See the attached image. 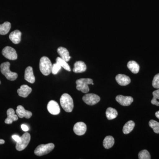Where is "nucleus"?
I'll use <instances>...</instances> for the list:
<instances>
[{
  "instance_id": "30",
  "label": "nucleus",
  "mask_w": 159,
  "mask_h": 159,
  "mask_svg": "<svg viewBox=\"0 0 159 159\" xmlns=\"http://www.w3.org/2000/svg\"><path fill=\"white\" fill-rule=\"evenodd\" d=\"M152 85L154 88L159 89V74H156L154 77Z\"/></svg>"
},
{
  "instance_id": "9",
  "label": "nucleus",
  "mask_w": 159,
  "mask_h": 159,
  "mask_svg": "<svg viewBox=\"0 0 159 159\" xmlns=\"http://www.w3.org/2000/svg\"><path fill=\"white\" fill-rule=\"evenodd\" d=\"M47 109L50 114L53 115H58L60 112V108L58 103L54 100L49 101L47 106Z\"/></svg>"
},
{
  "instance_id": "32",
  "label": "nucleus",
  "mask_w": 159,
  "mask_h": 159,
  "mask_svg": "<svg viewBox=\"0 0 159 159\" xmlns=\"http://www.w3.org/2000/svg\"><path fill=\"white\" fill-rule=\"evenodd\" d=\"M21 127L22 130L24 131L27 132L29 130V127H28L27 125H25V124H22V125H21Z\"/></svg>"
},
{
  "instance_id": "17",
  "label": "nucleus",
  "mask_w": 159,
  "mask_h": 159,
  "mask_svg": "<svg viewBox=\"0 0 159 159\" xmlns=\"http://www.w3.org/2000/svg\"><path fill=\"white\" fill-rule=\"evenodd\" d=\"M22 33L19 30H16L12 31L9 34V38L13 43H19L21 41Z\"/></svg>"
},
{
  "instance_id": "24",
  "label": "nucleus",
  "mask_w": 159,
  "mask_h": 159,
  "mask_svg": "<svg viewBox=\"0 0 159 159\" xmlns=\"http://www.w3.org/2000/svg\"><path fill=\"white\" fill-rule=\"evenodd\" d=\"M135 126V123L134 121L130 120L126 122L123 127V133L125 134H129L133 130Z\"/></svg>"
},
{
  "instance_id": "3",
  "label": "nucleus",
  "mask_w": 159,
  "mask_h": 159,
  "mask_svg": "<svg viewBox=\"0 0 159 159\" xmlns=\"http://www.w3.org/2000/svg\"><path fill=\"white\" fill-rule=\"evenodd\" d=\"M10 64L9 62L2 63L0 66L1 72L6 77L7 79L11 81H13L17 79V73L11 72L10 70Z\"/></svg>"
},
{
  "instance_id": "28",
  "label": "nucleus",
  "mask_w": 159,
  "mask_h": 159,
  "mask_svg": "<svg viewBox=\"0 0 159 159\" xmlns=\"http://www.w3.org/2000/svg\"><path fill=\"white\" fill-rule=\"evenodd\" d=\"M139 159H150V153L147 150H143L140 151L139 154Z\"/></svg>"
},
{
  "instance_id": "34",
  "label": "nucleus",
  "mask_w": 159,
  "mask_h": 159,
  "mask_svg": "<svg viewBox=\"0 0 159 159\" xmlns=\"http://www.w3.org/2000/svg\"><path fill=\"white\" fill-rule=\"evenodd\" d=\"M155 116H156L157 117V118L159 119V111H157V112H156Z\"/></svg>"
},
{
  "instance_id": "13",
  "label": "nucleus",
  "mask_w": 159,
  "mask_h": 159,
  "mask_svg": "<svg viewBox=\"0 0 159 159\" xmlns=\"http://www.w3.org/2000/svg\"><path fill=\"white\" fill-rule=\"evenodd\" d=\"M7 118L5 120V123L7 124H11L14 121L18 119L17 115H16L15 112L12 108H9L7 111Z\"/></svg>"
},
{
  "instance_id": "21",
  "label": "nucleus",
  "mask_w": 159,
  "mask_h": 159,
  "mask_svg": "<svg viewBox=\"0 0 159 159\" xmlns=\"http://www.w3.org/2000/svg\"><path fill=\"white\" fill-rule=\"evenodd\" d=\"M115 143V140L111 136L106 137L103 141V145L106 149H109L111 148Z\"/></svg>"
},
{
  "instance_id": "1",
  "label": "nucleus",
  "mask_w": 159,
  "mask_h": 159,
  "mask_svg": "<svg viewBox=\"0 0 159 159\" xmlns=\"http://www.w3.org/2000/svg\"><path fill=\"white\" fill-rule=\"evenodd\" d=\"M61 105L66 112H71L74 107V101L72 97L67 93L63 94L60 99Z\"/></svg>"
},
{
  "instance_id": "6",
  "label": "nucleus",
  "mask_w": 159,
  "mask_h": 159,
  "mask_svg": "<svg viewBox=\"0 0 159 159\" xmlns=\"http://www.w3.org/2000/svg\"><path fill=\"white\" fill-rule=\"evenodd\" d=\"M31 140V135L29 133H25L20 137V141L16 142V150L21 151L24 150L29 145Z\"/></svg>"
},
{
  "instance_id": "12",
  "label": "nucleus",
  "mask_w": 159,
  "mask_h": 159,
  "mask_svg": "<svg viewBox=\"0 0 159 159\" xmlns=\"http://www.w3.org/2000/svg\"><path fill=\"white\" fill-rule=\"evenodd\" d=\"M16 112L18 116L20 118H23L25 117L26 119H30L32 116V113L30 111L26 110L21 105L18 106Z\"/></svg>"
},
{
  "instance_id": "22",
  "label": "nucleus",
  "mask_w": 159,
  "mask_h": 159,
  "mask_svg": "<svg viewBox=\"0 0 159 159\" xmlns=\"http://www.w3.org/2000/svg\"><path fill=\"white\" fill-rule=\"evenodd\" d=\"M118 115V112L116 110L112 107H108L106 111V115L108 120H112L116 119Z\"/></svg>"
},
{
  "instance_id": "23",
  "label": "nucleus",
  "mask_w": 159,
  "mask_h": 159,
  "mask_svg": "<svg viewBox=\"0 0 159 159\" xmlns=\"http://www.w3.org/2000/svg\"><path fill=\"white\" fill-rule=\"evenodd\" d=\"M11 24L9 22H5L2 25H0V34L5 35L9 33L11 29Z\"/></svg>"
},
{
  "instance_id": "4",
  "label": "nucleus",
  "mask_w": 159,
  "mask_h": 159,
  "mask_svg": "<svg viewBox=\"0 0 159 159\" xmlns=\"http://www.w3.org/2000/svg\"><path fill=\"white\" fill-rule=\"evenodd\" d=\"M76 88L78 91H80L84 93H87L89 91V84H92L93 80L90 78H81L76 81Z\"/></svg>"
},
{
  "instance_id": "10",
  "label": "nucleus",
  "mask_w": 159,
  "mask_h": 159,
  "mask_svg": "<svg viewBox=\"0 0 159 159\" xmlns=\"http://www.w3.org/2000/svg\"><path fill=\"white\" fill-rule=\"evenodd\" d=\"M74 131L76 134L81 136L85 134L87 130V125L83 122H78L74 125Z\"/></svg>"
},
{
  "instance_id": "15",
  "label": "nucleus",
  "mask_w": 159,
  "mask_h": 159,
  "mask_svg": "<svg viewBox=\"0 0 159 159\" xmlns=\"http://www.w3.org/2000/svg\"><path fill=\"white\" fill-rule=\"evenodd\" d=\"M17 92L20 97L26 98L32 92V89L28 85L24 84L21 86L20 89H18Z\"/></svg>"
},
{
  "instance_id": "35",
  "label": "nucleus",
  "mask_w": 159,
  "mask_h": 159,
  "mask_svg": "<svg viewBox=\"0 0 159 159\" xmlns=\"http://www.w3.org/2000/svg\"><path fill=\"white\" fill-rule=\"evenodd\" d=\"M1 81H0V84H1Z\"/></svg>"
},
{
  "instance_id": "14",
  "label": "nucleus",
  "mask_w": 159,
  "mask_h": 159,
  "mask_svg": "<svg viewBox=\"0 0 159 159\" xmlns=\"http://www.w3.org/2000/svg\"><path fill=\"white\" fill-rule=\"evenodd\" d=\"M116 80L119 85L126 86L131 82V79L128 76L124 74H118L116 77Z\"/></svg>"
},
{
  "instance_id": "27",
  "label": "nucleus",
  "mask_w": 159,
  "mask_h": 159,
  "mask_svg": "<svg viewBox=\"0 0 159 159\" xmlns=\"http://www.w3.org/2000/svg\"><path fill=\"white\" fill-rule=\"evenodd\" d=\"M153 95V98L152 99L151 103L153 105H155L157 106H159V102L157 100V99H159V89L157 90L154 91L152 93Z\"/></svg>"
},
{
  "instance_id": "25",
  "label": "nucleus",
  "mask_w": 159,
  "mask_h": 159,
  "mask_svg": "<svg viewBox=\"0 0 159 159\" xmlns=\"http://www.w3.org/2000/svg\"><path fill=\"white\" fill-rule=\"evenodd\" d=\"M56 61L57 63L59 64L63 68L66 70L70 72L71 70L70 67L65 60L63 59L61 57H57L56 58Z\"/></svg>"
},
{
  "instance_id": "16",
  "label": "nucleus",
  "mask_w": 159,
  "mask_h": 159,
  "mask_svg": "<svg viewBox=\"0 0 159 159\" xmlns=\"http://www.w3.org/2000/svg\"><path fill=\"white\" fill-rule=\"evenodd\" d=\"M25 79L28 82L33 84L35 82V77L33 74V68L31 66H28L25 70Z\"/></svg>"
},
{
  "instance_id": "2",
  "label": "nucleus",
  "mask_w": 159,
  "mask_h": 159,
  "mask_svg": "<svg viewBox=\"0 0 159 159\" xmlns=\"http://www.w3.org/2000/svg\"><path fill=\"white\" fill-rule=\"evenodd\" d=\"M52 64L48 57L43 56L40 60L39 69L43 75L48 76L51 73Z\"/></svg>"
},
{
  "instance_id": "26",
  "label": "nucleus",
  "mask_w": 159,
  "mask_h": 159,
  "mask_svg": "<svg viewBox=\"0 0 159 159\" xmlns=\"http://www.w3.org/2000/svg\"><path fill=\"white\" fill-rule=\"evenodd\" d=\"M149 126L153 129L155 133L159 134V122L155 120H151L149 122Z\"/></svg>"
},
{
  "instance_id": "5",
  "label": "nucleus",
  "mask_w": 159,
  "mask_h": 159,
  "mask_svg": "<svg viewBox=\"0 0 159 159\" xmlns=\"http://www.w3.org/2000/svg\"><path fill=\"white\" fill-rule=\"evenodd\" d=\"M54 148V145L53 143H48L45 145L42 144L35 148L34 153L38 156H42L51 152Z\"/></svg>"
},
{
  "instance_id": "33",
  "label": "nucleus",
  "mask_w": 159,
  "mask_h": 159,
  "mask_svg": "<svg viewBox=\"0 0 159 159\" xmlns=\"http://www.w3.org/2000/svg\"><path fill=\"white\" fill-rule=\"evenodd\" d=\"M5 143V141H4L3 139H0V145H2V144H4Z\"/></svg>"
},
{
  "instance_id": "7",
  "label": "nucleus",
  "mask_w": 159,
  "mask_h": 159,
  "mask_svg": "<svg viewBox=\"0 0 159 159\" xmlns=\"http://www.w3.org/2000/svg\"><path fill=\"white\" fill-rule=\"evenodd\" d=\"M84 102L89 105H94L97 104L100 100V97L93 93L85 94L82 98Z\"/></svg>"
},
{
  "instance_id": "18",
  "label": "nucleus",
  "mask_w": 159,
  "mask_h": 159,
  "mask_svg": "<svg viewBox=\"0 0 159 159\" xmlns=\"http://www.w3.org/2000/svg\"><path fill=\"white\" fill-rule=\"evenodd\" d=\"M85 63L82 61H77L74 63L73 72L75 73H81L86 70Z\"/></svg>"
},
{
  "instance_id": "31",
  "label": "nucleus",
  "mask_w": 159,
  "mask_h": 159,
  "mask_svg": "<svg viewBox=\"0 0 159 159\" xmlns=\"http://www.w3.org/2000/svg\"><path fill=\"white\" fill-rule=\"evenodd\" d=\"M12 139H14V141L16 142H19L20 141V137L16 135H13L12 136Z\"/></svg>"
},
{
  "instance_id": "20",
  "label": "nucleus",
  "mask_w": 159,
  "mask_h": 159,
  "mask_svg": "<svg viewBox=\"0 0 159 159\" xmlns=\"http://www.w3.org/2000/svg\"><path fill=\"white\" fill-rule=\"evenodd\" d=\"M127 67L133 74H136L139 73L140 70V66L138 63L134 61H129L127 65Z\"/></svg>"
},
{
  "instance_id": "8",
  "label": "nucleus",
  "mask_w": 159,
  "mask_h": 159,
  "mask_svg": "<svg viewBox=\"0 0 159 159\" xmlns=\"http://www.w3.org/2000/svg\"><path fill=\"white\" fill-rule=\"evenodd\" d=\"M2 54L4 57L10 60H15L17 58V54L16 50L9 46L5 47L3 49Z\"/></svg>"
},
{
  "instance_id": "11",
  "label": "nucleus",
  "mask_w": 159,
  "mask_h": 159,
  "mask_svg": "<svg viewBox=\"0 0 159 159\" xmlns=\"http://www.w3.org/2000/svg\"><path fill=\"white\" fill-rule=\"evenodd\" d=\"M116 100L120 105L123 106H128L132 103L134 99L131 97H126L122 95H118L116 97Z\"/></svg>"
},
{
  "instance_id": "29",
  "label": "nucleus",
  "mask_w": 159,
  "mask_h": 159,
  "mask_svg": "<svg viewBox=\"0 0 159 159\" xmlns=\"http://www.w3.org/2000/svg\"><path fill=\"white\" fill-rule=\"evenodd\" d=\"M61 67L60 65L59 64L56 62L52 65V70H51V73L54 75H56L58 72L60 70Z\"/></svg>"
},
{
  "instance_id": "19",
  "label": "nucleus",
  "mask_w": 159,
  "mask_h": 159,
  "mask_svg": "<svg viewBox=\"0 0 159 159\" xmlns=\"http://www.w3.org/2000/svg\"><path fill=\"white\" fill-rule=\"evenodd\" d=\"M57 52L60 57L67 62L70 59L71 57L70 56L69 51L66 48L61 47H59L57 49Z\"/></svg>"
}]
</instances>
